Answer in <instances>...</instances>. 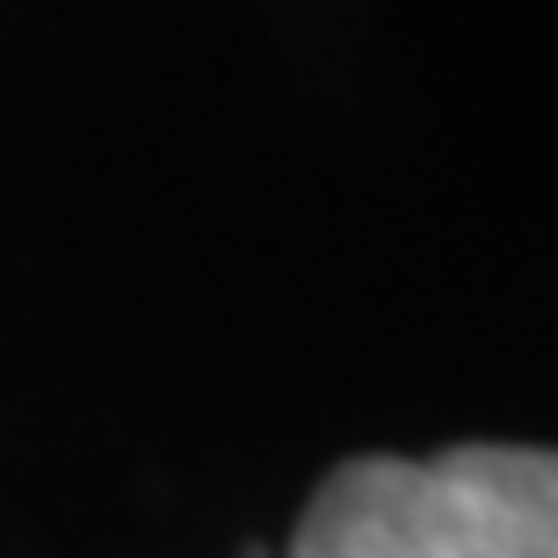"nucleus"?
<instances>
[{
    "mask_svg": "<svg viewBox=\"0 0 558 558\" xmlns=\"http://www.w3.org/2000/svg\"><path fill=\"white\" fill-rule=\"evenodd\" d=\"M290 558H558V450L355 457L319 478Z\"/></svg>",
    "mask_w": 558,
    "mask_h": 558,
    "instance_id": "nucleus-1",
    "label": "nucleus"
}]
</instances>
